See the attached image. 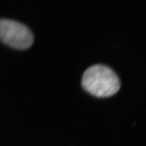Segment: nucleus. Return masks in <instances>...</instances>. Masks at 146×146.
Segmentation results:
<instances>
[{"mask_svg": "<svg viewBox=\"0 0 146 146\" xmlns=\"http://www.w3.org/2000/svg\"><path fill=\"white\" fill-rule=\"evenodd\" d=\"M84 89L95 97L104 98L115 94L119 90L121 81L111 68L96 64L86 70L82 76Z\"/></svg>", "mask_w": 146, "mask_h": 146, "instance_id": "nucleus-1", "label": "nucleus"}, {"mask_svg": "<svg viewBox=\"0 0 146 146\" xmlns=\"http://www.w3.org/2000/svg\"><path fill=\"white\" fill-rule=\"evenodd\" d=\"M34 35L28 27L21 23L0 18V41L17 50H26L34 43Z\"/></svg>", "mask_w": 146, "mask_h": 146, "instance_id": "nucleus-2", "label": "nucleus"}]
</instances>
